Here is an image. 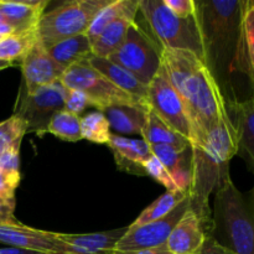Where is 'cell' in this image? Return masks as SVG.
<instances>
[{
    "label": "cell",
    "mask_w": 254,
    "mask_h": 254,
    "mask_svg": "<svg viewBox=\"0 0 254 254\" xmlns=\"http://www.w3.org/2000/svg\"><path fill=\"white\" fill-rule=\"evenodd\" d=\"M66 92L61 81L41 87L32 94L21 88L15 114L26 122L27 133H35L40 138L47 133L52 117L64 109Z\"/></svg>",
    "instance_id": "9"
},
{
    "label": "cell",
    "mask_w": 254,
    "mask_h": 254,
    "mask_svg": "<svg viewBox=\"0 0 254 254\" xmlns=\"http://www.w3.org/2000/svg\"><path fill=\"white\" fill-rule=\"evenodd\" d=\"M12 64H11V62H9V61H4V60H0V71H1V69L7 68V67H11Z\"/></svg>",
    "instance_id": "41"
},
{
    "label": "cell",
    "mask_w": 254,
    "mask_h": 254,
    "mask_svg": "<svg viewBox=\"0 0 254 254\" xmlns=\"http://www.w3.org/2000/svg\"><path fill=\"white\" fill-rule=\"evenodd\" d=\"M130 1L131 0H111L103 9L99 10L98 14L93 17L86 32L87 37L92 44L98 39L99 35L104 31V29L112 21H114L117 17L121 16L128 9Z\"/></svg>",
    "instance_id": "29"
},
{
    "label": "cell",
    "mask_w": 254,
    "mask_h": 254,
    "mask_svg": "<svg viewBox=\"0 0 254 254\" xmlns=\"http://www.w3.org/2000/svg\"><path fill=\"white\" fill-rule=\"evenodd\" d=\"M241 5L242 0L196 1V17L202 36L205 62L222 91L226 104L237 101L230 78L236 72Z\"/></svg>",
    "instance_id": "2"
},
{
    "label": "cell",
    "mask_w": 254,
    "mask_h": 254,
    "mask_svg": "<svg viewBox=\"0 0 254 254\" xmlns=\"http://www.w3.org/2000/svg\"><path fill=\"white\" fill-rule=\"evenodd\" d=\"M126 231L127 227L86 235L59 233V237L64 243L76 248L78 254H113L117 243L121 241Z\"/></svg>",
    "instance_id": "21"
},
{
    "label": "cell",
    "mask_w": 254,
    "mask_h": 254,
    "mask_svg": "<svg viewBox=\"0 0 254 254\" xmlns=\"http://www.w3.org/2000/svg\"><path fill=\"white\" fill-rule=\"evenodd\" d=\"M143 169L145 175L150 176L154 180L158 181V183L161 184L164 188L168 189V191L180 190V189L178 188V185H176L175 181H174V179L171 178V175L169 174V171L165 169V166H164L163 164L159 161V159H156L154 155H151V158L148 159V160L144 163Z\"/></svg>",
    "instance_id": "32"
},
{
    "label": "cell",
    "mask_w": 254,
    "mask_h": 254,
    "mask_svg": "<svg viewBox=\"0 0 254 254\" xmlns=\"http://www.w3.org/2000/svg\"><path fill=\"white\" fill-rule=\"evenodd\" d=\"M148 111L149 108L145 106H113L107 108L103 114L111 129L117 133L141 136Z\"/></svg>",
    "instance_id": "23"
},
{
    "label": "cell",
    "mask_w": 254,
    "mask_h": 254,
    "mask_svg": "<svg viewBox=\"0 0 254 254\" xmlns=\"http://www.w3.org/2000/svg\"><path fill=\"white\" fill-rule=\"evenodd\" d=\"M60 81L66 88L83 92L88 97L91 106L102 113L113 106H144L94 69L88 60L77 62L64 69Z\"/></svg>",
    "instance_id": "7"
},
{
    "label": "cell",
    "mask_w": 254,
    "mask_h": 254,
    "mask_svg": "<svg viewBox=\"0 0 254 254\" xmlns=\"http://www.w3.org/2000/svg\"><path fill=\"white\" fill-rule=\"evenodd\" d=\"M0 245L45 253L78 254L76 248L60 240L59 233L37 230L20 222L0 225Z\"/></svg>",
    "instance_id": "12"
},
{
    "label": "cell",
    "mask_w": 254,
    "mask_h": 254,
    "mask_svg": "<svg viewBox=\"0 0 254 254\" xmlns=\"http://www.w3.org/2000/svg\"><path fill=\"white\" fill-rule=\"evenodd\" d=\"M139 11L160 47L186 50L205 61L202 36L196 15L188 19L178 17L165 6L164 0H139Z\"/></svg>",
    "instance_id": "5"
},
{
    "label": "cell",
    "mask_w": 254,
    "mask_h": 254,
    "mask_svg": "<svg viewBox=\"0 0 254 254\" xmlns=\"http://www.w3.org/2000/svg\"><path fill=\"white\" fill-rule=\"evenodd\" d=\"M39 40L36 29L24 32H14L0 41V60L14 64L24 57V55Z\"/></svg>",
    "instance_id": "27"
},
{
    "label": "cell",
    "mask_w": 254,
    "mask_h": 254,
    "mask_svg": "<svg viewBox=\"0 0 254 254\" xmlns=\"http://www.w3.org/2000/svg\"><path fill=\"white\" fill-rule=\"evenodd\" d=\"M47 133L57 136L64 141L82 140L81 135V117L74 116L67 111H60L52 117L47 128Z\"/></svg>",
    "instance_id": "28"
},
{
    "label": "cell",
    "mask_w": 254,
    "mask_h": 254,
    "mask_svg": "<svg viewBox=\"0 0 254 254\" xmlns=\"http://www.w3.org/2000/svg\"><path fill=\"white\" fill-rule=\"evenodd\" d=\"M153 155L174 179L178 188L188 191L192 178V150L190 148L178 149L170 145H149Z\"/></svg>",
    "instance_id": "20"
},
{
    "label": "cell",
    "mask_w": 254,
    "mask_h": 254,
    "mask_svg": "<svg viewBox=\"0 0 254 254\" xmlns=\"http://www.w3.org/2000/svg\"><path fill=\"white\" fill-rule=\"evenodd\" d=\"M2 39H4V37H2V36H0V41H1V40H2Z\"/></svg>",
    "instance_id": "43"
},
{
    "label": "cell",
    "mask_w": 254,
    "mask_h": 254,
    "mask_svg": "<svg viewBox=\"0 0 254 254\" xmlns=\"http://www.w3.org/2000/svg\"><path fill=\"white\" fill-rule=\"evenodd\" d=\"M139 11V0H131L128 9L114 21H112L92 44L93 56L99 59H108L118 51L126 40L129 27L135 22L136 12Z\"/></svg>",
    "instance_id": "18"
},
{
    "label": "cell",
    "mask_w": 254,
    "mask_h": 254,
    "mask_svg": "<svg viewBox=\"0 0 254 254\" xmlns=\"http://www.w3.org/2000/svg\"><path fill=\"white\" fill-rule=\"evenodd\" d=\"M197 254H236V253L232 252L231 250H228V248L223 247L222 245H220V243H218L212 236H208Z\"/></svg>",
    "instance_id": "38"
},
{
    "label": "cell",
    "mask_w": 254,
    "mask_h": 254,
    "mask_svg": "<svg viewBox=\"0 0 254 254\" xmlns=\"http://www.w3.org/2000/svg\"><path fill=\"white\" fill-rule=\"evenodd\" d=\"M4 22H6V21H5L4 16H2V15H1V12H0V25H1V24H4Z\"/></svg>",
    "instance_id": "42"
},
{
    "label": "cell",
    "mask_w": 254,
    "mask_h": 254,
    "mask_svg": "<svg viewBox=\"0 0 254 254\" xmlns=\"http://www.w3.org/2000/svg\"><path fill=\"white\" fill-rule=\"evenodd\" d=\"M24 87L27 94L60 81L64 68L52 60L47 50L37 40L20 61Z\"/></svg>",
    "instance_id": "13"
},
{
    "label": "cell",
    "mask_w": 254,
    "mask_h": 254,
    "mask_svg": "<svg viewBox=\"0 0 254 254\" xmlns=\"http://www.w3.org/2000/svg\"><path fill=\"white\" fill-rule=\"evenodd\" d=\"M15 197L0 196V225H14L19 221L15 218Z\"/></svg>",
    "instance_id": "36"
},
{
    "label": "cell",
    "mask_w": 254,
    "mask_h": 254,
    "mask_svg": "<svg viewBox=\"0 0 254 254\" xmlns=\"http://www.w3.org/2000/svg\"><path fill=\"white\" fill-rule=\"evenodd\" d=\"M146 106L173 130L192 141V128L185 104L169 81L163 66L148 84Z\"/></svg>",
    "instance_id": "10"
},
{
    "label": "cell",
    "mask_w": 254,
    "mask_h": 254,
    "mask_svg": "<svg viewBox=\"0 0 254 254\" xmlns=\"http://www.w3.org/2000/svg\"><path fill=\"white\" fill-rule=\"evenodd\" d=\"M88 106H91V102L83 92L78 91V89L67 88L66 99H64V111L79 117Z\"/></svg>",
    "instance_id": "33"
},
{
    "label": "cell",
    "mask_w": 254,
    "mask_h": 254,
    "mask_svg": "<svg viewBox=\"0 0 254 254\" xmlns=\"http://www.w3.org/2000/svg\"><path fill=\"white\" fill-rule=\"evenodd\" d=\"M21 175H9L0 170V196L4 197H15V191L19 186Z\"/></svg>",
    "instance_id": "37"
},
{
    "label": "cell",
    "mask_w": 254,
    "mask_h": 254,
    "mask_svg": "<svg viewBox=\"0 0 254 254\" xmlns=\"http://www.w3.org/2000/svg\"><path fill=\"white\" fill-rule=\"evenodd\" d=\"M108 60L148 86L161 67V47L134 22L129 27L121 49L111 55Z\"/></svg>",
    "instance_id": "8"
},
{
    "label": "cell",
    "mask_w": 254,
    "mask_h": 254,
    "mask_svg": "<svg viewBox=\"0 0 254 254\" xmlns=\"http://www.w3.org/2000/svg\"><path fill=\"white\" fill-rule=\"evenodd\" d=\"M88 62L94 69H97L99 73L107 77L114 86H117L119 89L135 98L141 104L146 106L148 86L138 81L130 72H128L118 64H113L108 59H99V57L92 56L88 60Z\"/></svg>",
    "instance_id": "22"
},
{
    "label": "cell",
    "mask_w": 254,
    "mask_h": 254,
    "mask_svg": "<svg viewBox=\"0 0 254 254\" xmlns=\"http://www.w3.org/2000/svg\"><path fill=\"white\" fill-rule=\"evenodd\" d=\"M0 254H59V253H45V252H37V251L5 247V248H0Z\"/></svg>",
    "instance_id": "40"
},
{
    "label": "cell",
    "mask_w": 254,
    "mask_h": 254,
    "mask_svg": "<svg viewBox=\"0 0 254 254\" xmlns=\"http://www.w3.org/2000/svg\"><path fill=\"white\" fill-rule=\"evenodd\" d=\"M108 146L114 155L117 166L119 170L134 174V175H145L143 165L153 153L150 146L144 140L129 139L119 134H111Z\"/></svg>",
    "instance_id": "17"
},
{
    "label": "cell",
    "mask_w": 254,
    "mask_h": 254,
    "mask_svg": "<svg viewBox=\"0 0 254 254\" xmlns=\"http://www.w3.org/2000/svg\"><path fill=\"white\" fill-rule=\"evenodd\" d=\"M0 170L9 175L20 176V146H14L0 154Z\"/></svg>",
    "instance_id": "34"
},
{
    "label": "cell",
    "mask_w": 254,
    "mask_h": 254,
    "mask_svg": "<svg viewBox=\"0 0 254 254\" xmlns=\"http://www.w3.org/2000/svg\"><path fill=\"white\" fill-rule=\"evenodd\" d=\"M47 52L52 57V60L64 69L77 62L89 60L93 56L92 42L89 41L86 34L62 40L50 47Z\"/></svg>",
    "instance_id": "24"
},
{
    "label": "cell",
    "mask_w": 254,
    "mask_h": 254,
    "mask_svg": "<svg viewBox=\"0 0 254 254\" xmlns=\"http://www.w3.org/2000/svg\"><path fill=\"white\" fill-rule=\"evenodd\" d=\"M192 178L189 189L191 210L212 233V211L210 196L230 179V163L237 155V133L231 117L211 130L206 140L191 145Z\"/></svg>",
    "instance_id": "3"
},
{
    "label": "cell",
    "mask_w": 254,
    "mask_h": 254,
    "mask_svg": "<svg viewBox=\"0 0 254 254\" xmlns=\"http://www.w3.org/2000/svg\"><path fill=\"white\" fill-rule=\"evenodd\" d=\"M212 236L236 254H254V186L247 192L230 179L215 192Z\"/></svg>",
    "instance_id": "4"
},
{
    "label": "cell",
    "mask_w": 254,
    "mask_h": 254,
    "mask_svg": "<svg viewBox=\"0 0 254 254\" xmlns=\"http://www.w3.org/2000/svg\"><path fill=\"white\" fill-rule=\"evenodd\" d=\"M27 133L26 122L14 114L0 123V154L14 146L21 145L22 138Z\"/></svg>",
    "instance_id": "31"
},
{
    "label": "cell",
    "mask_w": 254,
    "mask_h": 254,
    "mask_svg": "<svg viewBox=\"0 0 254 254\" xmlns=\"http://www.w3.org/2000/svg\"><path fill=\"white\" fill-rule=\"evenodd\" d=\"M189 190L188 191H166L164 195H161L160 197L156 198L151 205H149L138 217L135 218L131 225L135 226H141L145 225V223L153 222V221L159 220V218L164 217L168 213H170L186 196H189Z\"/></svg>",
    "instance_id": "26"
},
{
    "label": "cell",
    "mask_w": 254,
    "mask_h": 254,
    "mask_svg": "<svg viewBox=\"0 0 254 254\" xmlns=\"http://www.w3.org/2000/svg\"><path fill=\"white\" fill-rule=\"evenodd\" d=\"M227 111L237 133V155L254 174V96L227 103Z\"/></svg>",
    "instance_id": "15"
},
{
    "label": "cell",
    "mask_w": 254,
    "mask_h": 254,
    "mask_svg": "<svg viewBox=\"0 0 254 254\" xmlns=\"http://www.w3.org/2000/svg\"><path fill=\"white\" fill-rule=\"evenodd\" d=\"M236 72L245 74L254 96V0H242L240 37L236 52Z\"/></svg>",
    "instance_id": "16"
},
{
    "label": "cell",
    "mask_w": 254,
    "mask_h": 254,
    "mask_svg": "<svg viewBox=\"0 0 254 254\" xmlns=\"http://www.w3.org/2000/svg\"><path fill=\"white\" fill-rule=\"evenodd\" d=\"M161 66L185 104L191 128V145H198L223 119L228 118L222 91L206 62L186 50L163 49Z\"/></svg>",
    "instance_id": "1"
},
{
    "label": "cell",
    "mask_w": 254,
    "mask_h": 254,
    "mask_svg": "<svg viewBox=\"0 0 254 254\" xmlns=\"http://www.w3.org/2000/svg\"><path fill=\"white\" fill-rule=\"evenodd\" d=\"M141 138L148 145H170L178 149L190 148L191 144L185 136L173 130L156 114L149 109Z\"/></svg>",
    "instance_id": "25"
},
{
    "label": "cell",
    "mask_w": 254,
    "mask_h": 254,
    "mask_svg": "<svg viewBox=\"0 0 254 254\" xmlns=\"http://www.w3.org/2000/svg\"><path fill=\"white\" fill-rule=\"evenodd\" d=\"M113 254H171L170 251L166 248V245L160 246L156 248H149V250L139 251H114Z\"/></svg>",
    "instance_id": "39"
},
{
    "label": "cell",
    "mask_w": 254,
    "mask_h": 254,
    "mask_svg": "<svg viewBox=\"0 0 254 254\" xmlns=\"http://www.w3.org/2000/svg\"><path fill=\"white\" fill-rule=\"evenodd\" d=\"M165 6L181 19H188L196 15L195 0H164Z\"/></svg>",
    "instance_id": "35"
},
{
    "label": "cell",
    "mask_w": 254,
    "mask_h": 254,
    "mask_svg": "<svg viewBox=\"0 0 254 254\" xmlns=\"http://www.w3.org/2000/svg\"><path fill=\"white\" fill-rule=\"evenodd\" d=\"M191 207L190 193L170 213L153 222L141 226L130 225L117 243L116 251H139L156 248L166 245L171 231L184 213Z\"/></svg>",
    "instance_id": "11"
},
{
    "label": "cell",
    "mask_w": 254,
    "mask_h": 254,
    "mask_svg": "<svg viewBox=\"0 0 254 254\" xmlns=\"http://www.w3.org/2000/svg\"><path fill=\"white\" fill-rule=\"evenodd\" d=\"M47 0H0V12L15 32H24L37 27Z\"/></svg>",
    "instance_id": "19"
},
{
    "label": "cell",
    "mask_w": 254,
    "mask_h": 254,
    "mask_svg": "<svg viewBox=\"0 0 254 254\" xmlns=\"http://www.w3.org/2000/svg\"><path fill=\"white\" fill-rule=\"evenodd\" d=\"M208 236L207 227L190 207L171 231L166 248L171 254H197Z\"/></svg>",
    "instance_id": "14"
},
{
    "label": "cell",
    "mask_w": 254,
    "mask_h": 254,
    "mask_svg": "<svg viewBox=\"0 0 254 254\" xmlns=\"http://www.w3.org/2000/svg\"><path fill=\"white\" fill-rule=\"evenodd\" d=\"M111 0H69L49 12L37 24L39 41L46 50L62 40L86 34L93 17Z\"/></svg>",
    "instance_id": "6"
},
{
    "label": "cell",
    "mask_w": 254,
    "mask_h": 254,
    "mask_svg": "<svg viewBox=\"0 0 254 254\" xmlns=\"http://www.w3.org/2000/svg\"><path fill=\"white\" fill-rule=\"evenodd\" d=\"M111 127L102 112H92L81 117L82 139L96 144H108Z\"/></svg>",
    "instance_id": "30"
}]
</instances>
